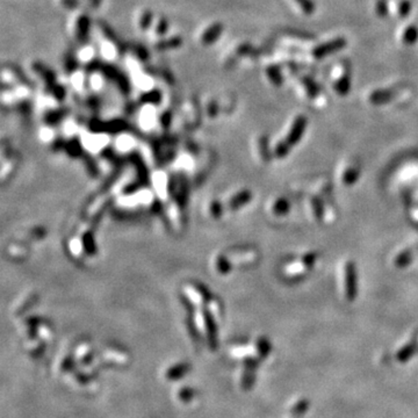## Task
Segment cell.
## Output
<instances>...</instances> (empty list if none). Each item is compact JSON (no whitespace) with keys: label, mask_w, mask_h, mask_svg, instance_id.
<instances>
[{"label":"cell","mask_w":418,"mask_h":418,"mask_svg":"<svg viewBox=\"0 0 418 418\" xmlns=\"http://www.w3.org/2000/svg\"><path fill=\"white\" fill-rule=\"evenodd\" d=\"M303 85H304L305 90H307L308 94H309V96L312 97V98L316 97L317 94H318V92H320V87H318L317 84H315V81H314L313 79L304 78V79H303Z\"/></svg>","instance_id":"52a82bcc"},{"label":"cell","mask_w":418,"mask_h":418,"mask_svg":"<svg viewBox=\"0 0 418 418\" xmlns=\"http://www.w3.org/2000/svg\"><path fill=\"white\" fill-rule=\"evenodd\" d=\"M376 10H377L379 16H386L388 13V6H387L386 0H378L377 5H376Z\"/></svg>","instance_id":"8fae6325"},{"label":"cell","mask_w":418,"mask_h":418,"mask_svg":"<svg viewBox=\"0 0 418 418\" xmlns=\"http://www.w3.org/2000/svg\"><path fill=\"white\" fill-rule=\"evenodd\" d=\"M345 46H346L345 38H342V37L336 38V40H331L329 42L323 43V45L318 46L317 48L313 50V56L315 58H323V57H325L326 55L336 53V51L343 49Z\"/></svg>","instance_id":"6da1fadb"},{"label":"cell","mask_w":418,"mask_h":418,"mask_svg":"<svg viewBox=\"0 0 418 418\" xmlns=\"http://www.w3.org/2000/svg\"><path fill=\"white\" fill-rule=\"evenodd\" d=\"M295 2L299 4L301 10H302L305 14H312V13L315 11V4H314L312 0H295Z\"/></svg>","instance_id":"ba28073f"},{"label":"cell","mask_w":418,"mask_h":418,"mask_svg":"<svg viewBox=\"0 0 418 418\" xmlns=\"http://www.w3.org/2000/svg\"><path fill=\"white\" fill-rule=\"evenodd\" d=\"M418 40V28L415 26H409L403 33V42L406 45H413Z\"/></svg>","instance_id":"5b68a950"},{"label":"cell","mask_w":418,"mask_h":418,"mask_svg":"<svg viewBox=\"0 0 418 418\" xmlns=\"http://www.w3.org/2000/svg\"><path fill=\"white\" fill-rule=\"evenodd\" d=\"M219 33H221V27H219V26H214V27L210 28L209 31L205 34L204 41H206L207 43L212 42L216 38V36H218Z\"/></svg>","instance_id":"9c48e42d"},{"label":"cell","mask_w":418,"mask_h":418,"mask_svg":"<svg viewBox=\"0 0 418 418\" xmlns=\"http://www.w3.org/2000/svg\"><path fill=\"white\" fill-rule=\"evenodd\" d=\"M334 89L336 90V92H337L339 96H346L347 92L350 91V89H351L350 77H346V76L342 77L339 80L336 81L334 85Z\"/></svg>","instance_id":"277c9868"},{"label":"cell","mask_w":418,"mask_h":418,"mask_svg":"<svg viewBox=\"0 0 418 418\" xmlns=\"http://www.w3.org/2000/svg\"><path fill=\"white\" fill-rule=\"evenodd\" d=\"M305 126V119L303 116H299V118H296L294 124H293V128H292V131L290 134V136H288V140L287 142L288 143H295V142L299 141L300 136L302 135L303 133V129Z\"/></svg>","instance_id":"7a4b0ae2"},{"label":"cell","mask_w":418,"mask_h":418,"mask_svg":"<svg viewBox=\"0 0 418 418\" xmlns=\"http://www.w3.org/2000/svg\"><path fill=\"white\" fill-rule=\"evenodd\" d=\"M267 76H269L270 80L272 81L274 85L280 86L282 83V77H281V73H280V70L278 68L275 67H271L267 69Z\"/></svg>","instance_id":"8992f818"},{"label":"cell","mask_w":418,"mask_h":418,"mask_svg":"<svg viewBox=\"0 0 418 418\" xmlns=\"http://www.w3.org/2000/svg\"><path fill=\"white\" fill-rule=\"evenodd\" d=\"M394 92L390 90H379V91H374L369 96V101L376 105H381V103H386L393 99Z\"/></svg>","instance_id":"3957f363"},{"label":"cell","mask_w":418,"mask_h":418,"mask_svg":"<svg viewBox=\"0 0 418 418\" xmlns=\"http://www.w3.org/2000/svg\"><path fill=\"white\" fill-rule=\"evenodd\" d=\"M411 11V4L409 0H402V2L400 3L399 5V13L401 14V16H407L409 13Z\"/></svg>","instance_id":"30bf717a"}]
</instances>
